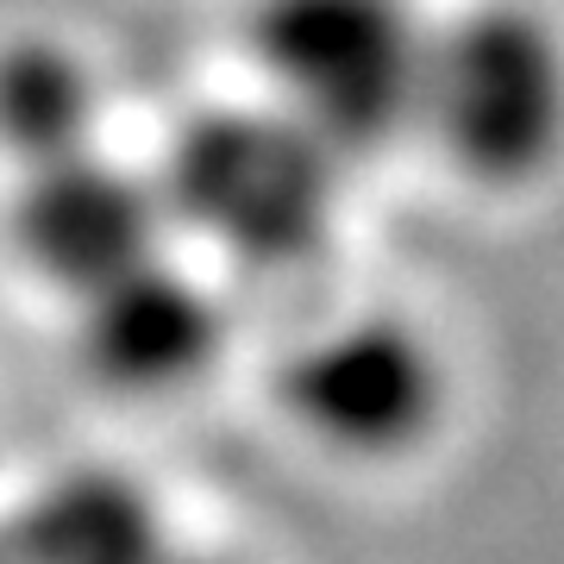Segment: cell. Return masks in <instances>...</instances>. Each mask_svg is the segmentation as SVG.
<instances>
[{"label": "cell", "mask_w": 564, "mask_h": 564, "mask_svg": "<svg viewBox=\"0 0 564 564\" xmlns=\"http://www.w3.org/2000/svg\"><path fill=\"white\" fill-rule=\"evenodd\" d=\"M158 564H226V558H195V552H163Z\"/></svg>", "instance_id": "9c48e42d"}, {"label": "cell", "mask_w": 564, "mask_h": 564, "mask_svg": "<svg viewBox=\"0 0 564 564\" xmlns=\"http://www.w3.org/2000/svg\"><path fill=\"white\" fill-rule=\"evenodd\" d=\"M158 202L245 270H302L339 220L345 158L326 151L282 107H207L182 126L158 163Z\"/></svg>", "instance_id": "6da1fadb"}, {"label": "cell", "mask_w": 564, "mask_h": 564, "mask_svg": "<svg viewBox=\"0 0 564 564\" xmlns=\"http://www.w3.org/2000/svg\"><path fill=\"white\" fill-rule=\"evenodd\" d=\"M76 345L88 377L120 395H176L202 383L226 345V307L195 270L158 258L132 263L76 302Z\"/></svg>", "instance_id": "8992f818"}, {"label": "cell", "mask_w": 564, "mask_h": 564, "mask_svg": "<svg viewBox=\"0 0 564 564\" xmlns=\"http://www.w3.org/2000/svg\"><path fill=\"white\" fill-rule=\"evenodd\" d=\"M163 232H170V214L158 202V182L101 158V144L39 163V170H20L13 245L69 302L126 276L132 263L158 258Z\"/></svg>", "instance_id": "5b68a950"}, {"label": "cell", "mask_w": 564, "mask_h": 564, "mask_svg": "<svg viewBox=\"0 0 564 564\" xmlns=\"http://www.w3.org/2000/svg\"><path fill=\"white\" fill-rule=\"evenodd\" d=\"M158 508L120 470H69L0 521V564H158Z\"/></svg>", "instance_id": "52a82bcc"}, {"label": "cell", "mask_w": 564, "mask_h": 564, "mask_svg": "<svg viewBox=\"0 0 564 564\" xmlns=\"http://www.w3.org/2000/svg\"><path fill=\"white\" fill-rule=\"evenodd\" d=\"M276 402L321 452L389 464L445 421V364L402 314H351L282 358Z\"/></svg>", "instance_id": "277c9868"}, {"label": "cell", "mask_w": 564, "mask_h": 564, "mask_svg": "<svg viewBox=\"0 0 564 564\" xmlns=\"http://www.w3.org/2000/svg\"><path fill=\"white\" fill-rule=\"evenodd\" d=\"M414 126L484 188L540 182L564 158V32L527 0H484L426 32Z\"/></svg>", "instance_id": "7a4b0ae2"}, {"label": "cell", "mask_w": 564, "mask_h": 564, "mask_svg": "<svg viewBox=\"0 0 564 564\" xmlns=\"http://www.w3.org/2000/svg\"><path fill=\"white\" fill-rule=\"evenodd\" d=\"M426 25L408 0H258L251 63L270 107L326 151H377L414 126Z\"/></svg>", "instance_id": "3957f363"}, {"label": "cell", "mask_w": 564, "mask_h": 564, "mask_svg": "<svg viewBox=\"0 0 564 564\" xmlns=\"http://www.w3.org/2000/svg\"><path fill=\"white\" fill-rule=\"evenodd\" d=\"M95 113H101V82L69 44H0V151L20 170L95 151Z\"/></svg>", "instance_id": "ba28073f"}]
</instances>
